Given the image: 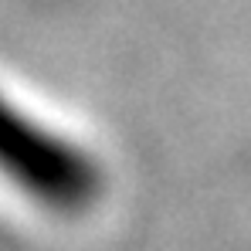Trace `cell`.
Returning a JSON list of instances; mask_svg holds the SVG:
<instances>
[{"label":"cell","mask_w":251,"mask_h":251,"mask_svg":"<svg viewBox=\"0 0 251 251\" xmlns=\"http://www.w3.org/2000/svg\"><path fill=\"white\" fill-rule=\"evenodd\" d=\"M3 167L31 201L58 214H78L102 194L95 160L14 105L3 116Z\"/></svg>","instance_id":"cell-1"}]
</instances>
